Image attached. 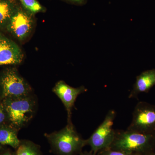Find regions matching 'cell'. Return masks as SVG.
<instances>
[{"mask_svg": "<svg viewBox=\"0 0 155 155\" xmlns=\"http://www.w3.org/2000/svg\"><path fill=\"white\" fill-rule=\"evenodd\" d=\"M109 148L135 155H147L155 150V134L116 130Z\"/></svg>", "mask_w": 155, "mask_h": 155, "instance_id": "1", "label": "cell"}, {"mask_svg": "<svg viewBox=\"0 0 155 155\" xmlns=\"http://www.w3.org/2000/svg\"><path fill=\"white\" fill-rule=\"evenodd\" d=\"M51 151L56 155H78L86 146L84 139L77 132L73 124L67 126L58 131L45 134Z\"/></svg>", "mask_w": 155, "mask_h": 155, "instance_id": "2", "label": "cell"}, {"mask_svg": "<svg viewBox=\"0 0 155 155\" xmlns=\"http://www.w3.org/2000/svg\"><path fill=\"white\" fill-rule=\"evenodd\" d=\"M2 100L8 115L9 124L17 130H19L27 125L35 114L37 103L31 94Z\"/></svg>", "mask_w": 155, "mask_h": 155, "instance_id": "3", "label": "cell"}, {"mask_svg": "<svg viewBox=\"0 0 155 155\" xmlns=\"http://www.w3.org/2000/svg\"><path fill=\"white\" fill-rule=\"evenodd\" d=\"M31 87L16 68L8 67L0 73V99L19 97L31 94Z\"/></svg>", "mask_w": 155, "mask_h": 155, "instance_id": "4", "label": "cell"}, {"mask_svg": "<svg viewBox=\"0 0 155 155\" xmlns=\"http://www.w3.org/2000/svg\"><path fill=\"white\" fill-rule=\"evenodd\" d=\"M116 117V111L110 110L103 122L86 139V146H89L91 150L96 154L102 150L109 148L114 141L116 130L113 125Z\"/></svg>", "mask_w": 155, "mask_h": 155, "instance_id": "5", "label": "cell"}, {"mask_svg": "<svg viewBox=\"0 0 155 155\" xmlns=\"http://www.w3.org/2000/svg\"><path fill=\"white\" fill-rule=\"evenodd\" d=\"M127 130L155 134V105L139 101L134 107L131 123Z\"/></svg>", "mask_w": 155, "mask_h": 155, "instance_id": "6", "label": "cell"}, {"mask_svg": "<svg viewBox=\"0 0 155 155\" xmlns=\"http://www.w3.org/2000/svg\"><path fill=\"white\" fill-rule=\"evenodd\" d=\"M33 15L18 7L5 29L20 41L25 40L30 35L33 28Z\"/></svg>", "mask_w": 155, "mask_h": 155, "instance_id": "7", "label": "cell"}, {"mask_svg": "<svg viewBox=\"0 0 155 155\" xmlns=\"http://www.w3.org/2000/svg\"><path fill=\"white\" fill-rule=\"evenodd\" d=\"M87 91V89L84 86L73 87L67 84L65 81H60L57 82L53 89V91L60 98L67 113L68 124H72V110L78 97Z\"/></svg>", "mask_w": 155, "mask_h": 155, "instance_id": "8", "label": "cell"}, {"mask_svg": "<svg viewBox=\"0 0 155 155\" xmlns=\"http://www.w3.org/2000/svg\"><path fill=\"white\" fill-rule=\"evenodd\" d=\"M23 59V54L19 46L0 33V66L17 65Z\"/></svg>", "mask_w": 155, "mask_h": 155, "instance_id": "9", "label": "cell"}, {"mask_svg": "<svg viewBox=\"0 0 155 155\" xmlns=\"http://www.w3.org/2000/svg\"><path fill=\"white\" fill-rule=\"evenodd\" d=\"M155 85V69L145 71L137 76L128 98H135L141 93H147Z\"/></svg>", "mask_w": 155, "mask_h": 155, "instance_id": "10", "label": "cell"}, {"mask_svg": "<svg viewBox=\"0 0 155 155\" xmlns=\"http://www.w3.org/2000/svg\"><path fill=\"white\" fill-rule=\"evenodd\" d=\"M18 131L9 124L0 126V145L16 149L20 143L18 137Z\"/></svg>", "mask_w": 155, "mask_h": 155, "instance_id": "11", "label": "cell"}, {"mask_svg": "<svg viewBox=\"0 0 155 155\" xmlns=\"http://www.w3.org/2000/svg\"><path fill=\"white\" fill-rule=\"evenodd\" d=\"M17 7L13 0H0V29L6 28Z\"/></svg>", "mask_w": 155, "mask_h": 155, "instance_id": "12", "label": "cell"}, {"mask_svg": "<svg viewBox=\"0 0 155 155\" xmlns=\"http://www.w3.org/2000/svg\"><path fill=\"white\" fill-rule=\"evenodd\" d=\"M14 155H43L39 145L27 140H20L19 146L14 151Z\"/></svg>", "mask_w": 155, "mask_h": 155, "instance_id": "13", "label": "cell"}, {"mask_svg": "<svg viewBox=\"0 0 155 155\" xmlns=\"http://www.w3.org/2000/svg\"><path fill=\"white\" fill-rule=\"evenodd\" d=\"M23 9L29 14H34L44 12L45 9L37 0H19Z\"/></svg>", "mask_w": 155, "mask_h": 155, "instance_id": "14", "label": "cell"}, {"mask_svg": "<svg viewBox=\"0 0 155 155\" xmlns=\"http://www.w3.org/2000/svg\"><path fill=\"white\" fill-rule=\"evenodd\" d=\"M9 124L8 115L2 100L0 99V126Z\"/></svg>", "mask_w": 155, "mask_h": 155, "instance_id": "15", "label": "cell"}, {"mask_svg": "<svg viewBox=\"0 0 155 155\" xmlns=\"http://www.w3.org/2000/svg\"><path fill=\"white\" fill-rule=\"evenodd\" d=\"M99 155H135L130 154L120 151L116 150L110 148L102 150L98 153Z\"/></svg>", "mask_w": 155, "mask_h": 155, "instance_id": "16", "label": "cell"}, {"mask_svg": "<svg viewBox=\"0 0 155 155\" xmlns=\"http://www.w3.org/2000/svg\"><path fill=\"white\" fill-rule=\"evenodd\" d=\"M0 155H14V151L7 146L0 148Z\"/></svg>", "mask_w": 155, "mask_h": 155, "instance_id": "17", "label": "cell"}, {"mask_svg": "<svg viewBox=\"0 0 155 155\" xmlns=\"http://www.w3.org/2000/svg\"><path fill=\"white\" fill-rule=\"evenodd\" d=\"M66 1L73 3V4L82 5L83 3L85 2V0H66Z\"/></svg>", "mask_w": 155, "mask_h": 155, "instance_id": "18", "label": "cell"}, {"mask_svg": "<svg viewBox=\"0 0 155 155\" xmlns=\"http://www.w3.org/2000/svg\"><path fill=\"white\" fill-rule=\"evenodd\" d=\"M96 154L95 153L91 151V150L90 151L88 152L87 151H85L81 153L79 155H96Z\"/></svg>", "mask_w": 155, "mask_h": 155, "instance_id": "19", "label": "cell"}, {"mask_svg": "<svg viewBox=\"0 0 155 155\" xmlns=\"http://www.w3.org/2000/svg\"><path fill=\"white\" fill-rule=\"evenodd\" d=\"M147 155H155V150L152 152L150 153L149 154Z\"/></svg>", "mask_w": 155, "mask_h": 155, "instance_id": "20", "label": "cell"}, {"mask_svg": "<svg viewBox=\"0 0 155 155\" xmlns=\"http://www.w3.org/2000/svg\"><path fill=\"white\" fill-rule=\"evenodd\" d=\"M2 147V146H1V145H0V148H1V147Z\"/></svg>", "mask_w": 155, "mask_h": 155, "instance_id": "21", "label": "cell"}]
</instances>
